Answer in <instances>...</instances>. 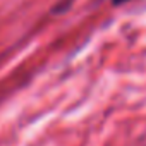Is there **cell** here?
<instances>
[{
  "instance_id": "obj_1",
  "label": "cell",
  "mask_w": 146,
  "mask_h": 146,
  "mask_svg": "<svg viewBox=\"0 0 146 146\" xmlns=\"http://www.w3.org/2000/svg\"><path fill=\"white\" fill-rule=\"evenodd\" d=\"M125 2H129V0H112L113 5H122V4H125Z\"/></svg>"
}]
</instances>
